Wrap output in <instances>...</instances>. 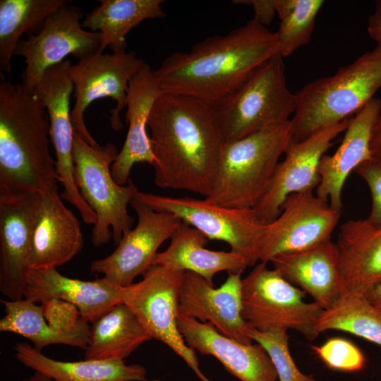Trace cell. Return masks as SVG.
<instances>
[{
  "label": "cell",
  "mask_w": 381,
  "mask_h": 381,
  "mask_svg": "<svg viewBox=\"0 0 381 381\" xmlns=\"http://www.w3.org/2000/svg\"><path fill=\"white\" fill-rule=\"evenodd\" d=\"M147 127L155 184L207 197L224 143L212 107L192 97L162 92Z\"/></svg>",
  "instance_id": "6da1fadb"
},
{
  "label": "cell",
  "mask_w": 381,
  "mask_h": 381,
  "mask_svg": "<svg viewBox=\"0 0 381 381\" xmlns=\"http://www.w3.org/2000/svg\"><path fill=\"white\" fill-rule=\"evenodd\" d=\"M278 54L275 32L253 18L225 35L206 37L189 52L170 54L154 75L162 92L192 97L212 106Z\"/></svg>",
  "instance_id": "7a4b0ae2"
},
{
  "label": "cell",
  "mask_w": 381,
  "mask_h": 381,
  "mask_svg": "<svg viewBox=\"0 0 381 381\" xmlns=\"http://www.w3.org/2000/svg\"><path fill=\"white\" fill-rule=\"evenodd\" d=\"M41 100L11 80L0 83V198L44 193L59 183Z\"/></svg>",
  "instance_id": "3957f363"
},
{
  "label": "cell",
  "mask_w": 381,
  "mask_h": 381,
  "mask_svg": "<svg viewBox=\"0 0 381 381\" xmlns=\"http://www.w3.org/2000/svg\"><path fill=\"white\" fill-rule=\"evenodd\" d=\"M292 138L290 120L224 141L210 193L205 199L227 207L253 209L265 193Z\"/></svg>",
  "instance_id": "277c9868"
},
{
  "label": "cell",
  "mask_w": 381,
  "mask_h": 381,
  "mask_svg": "<svg viewBox=\"0 0 381 381\" xmlns=\"http://www.w3.org/2000/svg\"><path fill=\"white\" fill-rule=\"evenodd\" d=\"M381 87V48L376 47L331 76L304 85L296 95L291 119L294 142L347 120L374 97Z\"/></svg>",
  "instance_id": "5b68a950"
},
{
  "label": "cell",
  "mask_w": 381,
  "mask_h": 381,
  "mask_svg": "<svg viewBox=\"0 0 381 381\" xmlns=\"http://www.w3.org/2000/svg\"><path fill=\"white\" fill-rule=\"evenodd\" d=\"M283 59L278 54L269 59L212 105L224 141L238 140L291 119L296 95L287 86Z\"/></svg>",
  "instance_id": "8992f818"
},
{
  "label": "cell",
  "mask_w": 381,
  "mask_h": 381,
  "mask_svg": "<svg viewBox=\"0 0 381 381\" xmlns=\"http://www.w3.org/2000/svg\"><path fill=\"white\" fill-rule=\"evenodd\" d=\"M119 152L112 143L92 146L74 132L75 182L81 196L97 217L91 236V242L95 247L106 244L111 237L117 245L123 234L134 224L127 206L139 190L131 181L123 186L117 183L111 174V165Z\"/></svg>",
  "instance_id": "52a82bcc"
},
{
  "label": "cell",
  "mask_w": 381,
  "mask_h": 381,
  "mask_svg": "<svg viewBox=\"0 0 381 381\" xmlns=\"http://www.w3.org/2000/svg\"><path fill=\"white\" fill-rule=\"evenodd\" d=\"M267 263L259 262L241 280L242 316L260 332L294 329L309 341L323 309L306 302V293L284 279Z\"/></svg>",
  "instance_id": "ba28073f"
},
{
  "label": "cell",
  "mask_w": 381,
  "mask_h": 381,
  "mask_svg": "<svg viewBox=\"0 0 381 381\" xmlns=\"http://www.w3.org/2000/svg\"><path fill=\"white\" fill-rule=\"evenodd\" d=\"M135 198L155 211L176 216L208 239L226 242L231 251L246 259L248 266L259 262L266 224L259 219L253 209L227 207L205 199L174 198L140 190Z\"/></svg>",
  "instance_id": "9c48e42d"
},
{
  "label": "cell",
  "mask_w": 381,
  "mask_h": 381,
  "mask_svg": "<svg viewBox=\"0 0 381 381\" xmlns=\"http://www.w3.org/2000/svg\"><path fill=\"white\" fill-rule=\"evenodd\" d=\"M183 275V271L152 265L140 282L123 289L122 302L152 339L172 350L200 381H210L200 370L195 351L186 343L178 327L179 294Z\"/></svg>",
  "instance_id": "30bf717a"
},
{
  "label": "cell",
  "mask_w": 381,
  "mask_h": 381,
  "mask_svg": "<svg viewBox=\"0 0 381 381\" xmlns=\"http://www.w3.org/2000/svg\"><path fill=\"white\" fill-rule=\"evenodd\" d=\"M147 64L135 52L125 49L112 54L99 51L71 65L69 73L75 97L71 111L73 131L90 145L99 146L85 124L84 114L92 102L104 97L116 102L109 116L111 128L116 131L122 129L120 114L127 106L129 82Z\"/></svg>",
  "instance_id": "8fae6325"
},
{
  "label": "cell",
  "mask_w": 381,
  "mask_h": 381,
  "mask_svg": "<svg viewBox=\"0 0 381 381\" xmlns=\"http://www.w3.org/2000/svg\"><path fill=\"white\" fill-rule=\"evenodd\" d=\"M83 18L79 7L66 4L46 20L38 32L19 42L14 55L25 60L21 84L25 90L32 92L44 71L68 55L80 60L99 51L100 32L84 30Z\"/></svg>",
  "instance_id": "7c38bea8"
},
{
  "label": "cell",
  "mask_w": 381,
  "mask_h": 381,
  "mask_svg": "<svg viewBox=\"0 0 381 381\" xmlns=\"http://www.w3.org/2000/svg\"><path fill=\"white\" fill-rule=\"evenodd\" d=\"M71 66V61L66 59L47 69L32 93L41 100L49 114L56 173L63 186L61 197L78 210L85 224L94 225L97 222L96 214L81 196L75 182L74 131L70 110L71 95L74 86L69 73Z\"/></svg>",
  "instance_id": "4fadbf2b"
},
{
  "label": "cell",
  "mask_w": 381,
  "mask_h": 381,
  "mask_svg": "<svg viewBox=\"0 0 381 381\" xmlns=\"http://www.w3.org/2000/svg\"><path fill=\"white\" fill-rule=\"evenodd\" d=\"M340 212L313 191L289 195L276 219L266 224L259 250V262L301 251L331 241Z\"/></svg>",
  "instance_id": "5bb4252c"
},
{
  "label": "cell",
  "mask_w": 381,
  "mask_h": 381,
  "mask_svg": "<svg viewBox=\"0 0 381 381\" xmlns=\"http://www.w3.org/2000/svg\"><path fill=\"white\" fill-rule=\"evenodd\" d=\"M130 205L138 216L135 227L123 234L112 253L92 261L90 267L122 288L132 284L152 266L159 248L182 222L176 216L155 211L135 198Z\"/></svg>",
  "instance_id": "9a60e30c"
},
{
  "label": "cell",
  "mask_w": 381,
  "mask_h": 381,
  "mask_svg": "<svg viewBox=\"0 0 381 381\" xmlns=\"http://www.w3.org/2000/svg\"><path fill=\"white\" fill-rule=\"evenodd\" d=\"M349 120L322 128L299 142L291 140L271 182L253 208L259 219L268 224L277 217L286 199L294 193L313 191L320 183L318 167L333 140L344 132Z\"/></svg>",
  "instance_id": "2e32d148"
},
{
  "label": "cell",
  "mask_w": 381,
  "mask_h": 381,
  "mask_svg": "<svg viewBox=\"0 0 381 381\" xmlns=\"http://www.w3.org/2000/svg\"><path fill=\"white\" fill-rule=\"evenodd\" d=\"M40 200V193L0 198V291L8 300L24 298Z\"/></svg>",
  "instance_id": "e0dca14e"
},
{
  "label": "cell",
  "mask_w": 381,
  "mask_h": 381,
  "mask_svg": "<svg viewBox=\"0 0 381 381\" xmlns=\"http://www.w3.org/2000/svg\"><path fill=\"white\" fill-rule=\"evenodd\" d=\"M241 274H229L215 288L201 276L184 272L179 294V316L211 324L219 332L245 344L250 326L242 316Z\"/></svg>",
  "instance_id": "ac0fdd59"
},
{
  "label": "cell",
  "mask_w": 381,
  "mask_h": 381,
  "mask_svg": "<svg viewBox=\"0 0 381 381\" xmlns=\"http://www.w3.org/2000/svg\"><path fill=\"white\" fill-rule=\"evenodd\" d=\"M122 287L103 277L94 281L67 277L56 268L30 269L23 297L44 303L60 300L77 308L81 318L93 323L111 308L122 302Z\"/></svg>",
  "instance_id": "d6986e66"
},
{
  "label": "cell",
  "mask_w": 381,
  "mask_h": 381,
  "mask_svg": "<svg viewBox=\"0 0 381 381\" xmlns=\"http://www.w3.org/2000/svg\"><path fill=\"white\" fill-rule=\"evenodd\" d=\"M186 343L202 355L212 356L241 381H278L274 364L259 344H245L219 332L211 324L178 316Z\"/></svg>",
  "instance_id": "ffe728a7"
},
{
  "label": "cell",
  "mask_w": 381,
  "mask_h": 381,
  "mask_svg": "<svg viewBox=\"0 0 381 381\" xmlns=\"http://www.w3.org/2000/svg\"><path fill=\"white\" fill-rule=\"evenodd\" d=\"M381 114V99L373 97L349 121L344 138L331 155L322 157L318 174L320 183L315 194L341 211V193L349 175L372 157L370 138L373 126Z\"/></svg>",
  "instance_id": "44dd1931"
},
{
  "label": "cell",
  "mask_w": 381,
  "mask_h": 381,
  "mask_svg": "<svg viewBox=\"0 0 381 381\" xmlns=\"http://www.w3.org/2000/svg\"><path fill=\"white\" fill-rule=\"evenodd\" d=\"M83 246L80 222L64 204L58 187L42 193L34 226L30 269L61 266L78 255Z\"/></svg>",
  "instance_id": "7402d4cb"
},
{
  "label": "cell",
  "mask_w": 381,
  "mask_h": 381,
  "mask_svg": "<svg viewBox=\"0 0 381 381\" xmlns=\"http://www.w3.org/2000/svg\"><path fill=\"white\" fill-rule=\"evenodd\" d=\"M270 262L284 279L308 294L323 310L345 289L337 248L332 241L309 249L278 255Z\"/></svg>",
  "instance_id": "603a6c76"
},
{
  "label": "cell",
  "mask_w": 381,
  "mask_h": 381,
  "mask_svg": "<svg viewBox=\"0 0 381 381\" xmlns=\"http://www.w3.org/2000/svg\"><path fill=\"white\" fill-rule=\"evenodd\" d=\"M162 92L154 70L148 64L129 82L126 112L128 132L111 167L113 179L120 185L128 183L131 169L135 164L147 163L153 166L155 163L147 128L152 107Z\"/></svg>",
  "instance_id": "cb8c5ba5"
},
{
  "label": "cell",
  "mask_w": 381,
  "mask_h": 381,
  "mask_svg": "<svg viewBox=\"0 0 381 381\" xmlns=\"http://www.w3.org/2000/svg\"><path fill=\"white\" fill-rule=\"evenodd\" d=\"M345 289L365 294L381 282V223L351 219L335 243Z\"/></svg>",
  "instance_id": "d4e9b609"
},
{
  "label": "cell",
  "mask_w": 381,
  "mask_h": 381,
  "mask_svg": "<svg viewBox=\"0 0 381 381\" xmlns=\"http://www.w3.org/2000/svg\"><path fill=\"white\" fill-rule=\"evenodd\" d=\"M170 240L168 248L157 254L152 265L192 272L210 284H213L214 277L220 272L242 274L248 267L243 256L231 250L206 248L209 239L199 230L183 222Z\"/></svg>",
  "instance_id": "484cf974"
},
{
  "label": "cell",
  "mask_w": 381,
  "mask_h": 381,
  "mask_svg": "<svg viewBox=\"0 0 381 381\" xmlns=\"http://www.w3.org/2000/svg\"><path fill=\"white\" fill-rule=\"evenodd\" d=\"M13 349L19 362L52 381H149L144 366L127 365L124 361H62L46 356L25 342L16 343Z\"/></svg>",
  "instance_id": "4316f807"
},
{
  "label": "cell",
  "mask_w": 381,
  "mask_h": 381,
  "mask_svg": "<svg viewBox=\"0 0 381 381\" xmlns=\"http://www.w3.org/2000/svg\"><path fill=\"white\" fill-rule=\"evenodd\" d=\"M5 315L0 320V331L20 335L40 351L50 345L63 344L85 350L90 332L86 323L67 328L46 319L41 306L28 299L1 300Z\"/></svg>",
  "instance_id": "83f0119b"
},
{
  "label": "cell",
  "mask_w": 381,
  "mask_h": 381,
  "mask_svg": "<svg viewBox=\"0 0 381 381\" xmlns=\"http://www.w3.org/2000/svg\"><path fill=\"white\" fill-rule=\"evenodd\" d=\"M150 339L133 311L120 303L92 323L85 359L123 361Z\"/></svg>",
  "instance_id": "f1b7e54d"
},
{
  "label": "cell",
  "mask_w": 381,
  "mask_h": 381,
  "mask_svg": "<svg viewBox=\"0 0 381 381\" xmlns=\"http://www.w3.org/2000/svg\"><path fill=\"white\" fill-rule=\"evenodd\" d=\"M162 0H100L99 6L86 14L82 25L101 34L99 52L107 47L114 52L126 49V36L133 28L149 18L166 14Z\"/></svg>",
  "instance_id": "f546056e"
},
{
  "label": "cell",
  "mask_w": 381,
  "mask_h": 381,
  "mask_svg": "<svg viewBox=\"0 0 381 381\" xmlns=\"http://www.w3.org/2000/svg\"><path fill=\"white\" fill-rule=\"evenodd\" d=\"M66 0L0 1V71L10 75L11 59L24 34L38 32L46 20Z\"/></svg>",
  "instance_id": "4dcf8cb0"
},
{
  "label": "cell",
  "mask_w": 381,
  "mask_h": 381,
  "mask_svg": "<svg viewBox=\"0 0 381 381\" xmlns=\"http://www.w3.org/2000/svg\"><path fill=\"white\" fill-rule=\"evenodd\" d=\"M343 331L381 346V314L365 295L346 289L316 321L317 337L326 331Z\"/></svg>",
  "instance_id": "1f68e13d"
},
{
  "label": "cell",
  "mask_w": 381,
  "mask_h": 381,
  "mask_svg": "<svg viewBox=\"0 0 381 381\" xmlns=\"http://www.w3.org/2000/svg\"><path fill=\"white\" fill-rule=\"evenodd\" d=\"M322 0H276V13L280 19L275 32L279 55L289 56L310 42Z\"/></svg>",
  "instance_id": "d6a6232c"
},
{
  "label": "cell",
  "mask_w": 381,
  "mask_h": 381,
  "mask_svg": "<svg viewBox=\"0 0 381 381\" xmlns=\"http://www.w3.org/2000/svg\"><path fill=\"white\" fill-rule=\"evenodd\" d=\"M248 334L268 353L275 368L278 381H315L313 375L302 373L295 363L289 350L287 331L260 332L250 327Z\"/></svg>",
  "instance_id": "836d02e7"
},
{
  "label": "cell",
  "mask_w": 381,
  "mask_h": 381,
  "mask_svg": "<svg viewBox=\"0 0 381 381\" xmlns=\"http://www.w3.org/2000/svg\"><path fill=\"white\" fill-rule=\"evenodd\" d=\"M312 349L332 370L355 373L365 367L363 351L352 341L341 337H332L320 346H312Z\"/></svg>",
  "instance_id": "e575fe53"
},
{
  "label": "cell",
  "mask_w": 381,
  "mask_h": 381,
  "mask_svg": "<svg viewBox=\"0 0 381 381\" xmlns=\"http://www.w3.org/2000/svg\"><path fill=\"white\" fill-rule=\"evenodd\" d=\"M354 172L366 183L370 193L371 209L367 219L381 223V160L371 157L361 163Z\"/></svg>",
  "instance_id": "d590c367"
},
{
  "label": "cell",
  "mask_w": 381,
  "mask_h": 381,
  "mask_svg": "<svg viewBox=\"0 0 381 381\" xmlns=\"http://www.w3.org/2000/svg\"><path fill=\"white\" fill-rule=\"evenodd\" d=\"M276 0H239L234 1L235 4L250 6L254 10V18L260 24L267 28L277 14L275 8Z\"/></svg>",
  "instance_id": "8d00e7d4"
},
{
  "label": "cell",
  "mask_w": 381,
  "mask_h": 381,
  "mask_svg": "<svg viewBox=\"0 0 381 381\" xmlns=\"http://www.w3.org/2000/svg\"><path fill=\"white\" fill-rule=\"evenodd\" d=\"M367 30L377 47L381 48V0L375 1V11L368 18Z\"/></svg>",
  "instance_id": "74e56055"
},
{
  "label": "cell",
  "mask_w": 381,
  "mask_h": 381,
  "mask_svg": "<svg viewBox=\"0 0 381 381\" xmlns=\"http://www.w3.org/2000/svg\"><path fill=\"white\" fill-rule=\"evenodd\" d=\"M370 147L372 157L381 160V114L373 126Z\"/></svg>",
  "instance_id": "f35d334b"
},
{
  "label": "cell",
  "mask_w": 381,
  "mask_h": 381,
  "mask_svg": "<svg viewBox=\"0 0 381 381\" xmlns=\"http://www.w3.org/2000/svg\"><path fill=\"white\" fill-rule=\"evenodd\" d=\"M365 295L381 314V282L370 289Z\"/></svg>",
  "instance_id": "ab89813d"
},
{
  "label": "cell",
  "mask_w": 381,
  "mask_h": 381,
  "mask_svg": "<svg viewBox=\"0 0 381 381\" xmlns=\"http://www.w3.org/2000/svg\"><path fill=\"white\" fill-rule=\"evenodd\" d=\"M22 381H52V380L41 373L34 371L30 377L23 379Z\"/></svg>",
  "instance_id": "60d3db41"
}]
</instances>
